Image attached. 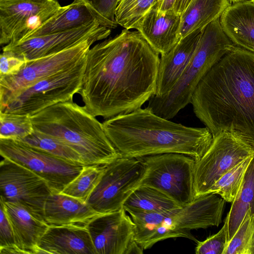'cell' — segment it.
Segmentation results:
<instances>
[{
    "instance_id": "cell-1",
    "label": "cell",
    "mask_w": 254,
    "mask_h": 254,
    "mask_svg": "<svg viewBox=\"0 0 254 254\" xmlns=\"http://www.w3.org/2000/svg\"><path fill=\"white\" fill-rule=\"evenodd\" d=\"M159 55L126 29L90 48L79 92L85 108L106 119L140 108L156 94Z\"/></svg>"
},
{
    "instance_id": "cell-2",
    "label": "cell",
    "mask_w": 254,
    "mask_h": 254,
    "mask_svg": "<svg viewBox=\"0 0 254 254\" xmlns=\"http://www.w3.org/2000/svg\"><path fill=\"white\" fill-rule=\"evenodd\" d=\"M190 103L213 136L228 131L254 145V54L235 46L201 79Z\"/></svg>"
},
{
    "instance_id": "cell-3",
    "label": "cell",
    "mask_w": 254,
    "mask_h": 254,
    "mask_svg": "<svg viewBox=\"0 0 254 254\" xmlns=\"http://www.w3.org/2000/svg\"><path fill=\"white\" fill-rule=\"evenodd\" d=\"M102 124L114 146L127 157L173 153L190 156L197 161L213 140L206 127H190L171 122L147 107L107 119Z\"/></svg>"
},
{
    "instance_id": "cell-4",
    "label": "cell",
    "mask_w": 254,
    "mask_h": 254,
    "mask_svg": "<svg viewBox=\"0 0 254 254\" xmlns=\"http://www.w3.org/2000/svg\"><path fill=\"white\" fill-rule=\"evenodd\" d=\"M34 130L57 138L77 151L86 165L106 166L123 157L100 123L72 100L31 116Z\"/></svg>"
},
{
    "instance_id": "cell-5",
    "label": "cell",
    "mask_w": 254,
    "mask_h": 254,
    "mask_svg": "<svg viewBox=\"0 0 254 254\" xmlns=\"http://www.w3.org/2000/svg\"><path fill=\"white\" fill-rule=\"evenodd\" d=\"M225 201L219 195L211 193L166 211L127 212L135 224V240L144 251L170 238L183 237L197 242L190 230L218 226L222 222Z\"/></svg>"
},
{
    "instance_id": "cell-6",
    "label": "cell",
    "mask_w": 254,
    "mask_h": 254,
    "mask_svg": "<svg viewBox=\"0 0 254 254\" xmlns=\"http://www.w3.org/2000/svg\"><path fill=\"white\" fill-rule=\"evenodd\" d=\"M235 46L224 32L220 18L210 23L202 30L194 53L174 86L165 95L151 97L147 107L161 117L173 118L190 103L201 79Z\"/></svg>"
},
{
    "instance_id": "cell-7",
    "label": "cell",
    "mask_w": 254,
    "mask_h": 254,
    "mask_svg": "<svg viewBox=\"0 0 254 254\" xmlns=\"http://www.w3.org/2000/svg\"><path fill=\"white\" fill-rule=\"evenodd\" d=\"M139 158L145 168L139 186L150 187L161 191L182 207L194 200V159L187 155L173 153Z\"/></svg>"
},
{
    "instance_id": "cell-8",
    "label": "cell",
    "mask_w": 254,
    "mask_h": 254,
    "mask_svg": "<svg viewBox=\"0 0 254 254\" xmlns=\"http://www.w3.org/2000/svg\"><path fill=\"white\" fill-rule=\"evenodd\" d=\"M86 58L74 66L45 78L26 89L0 112L31 116L56 104L72 100L74 94L79 93L81 88Z\"/></svg>"
},
{
    "instance_id": "cell-9",
    "label": "cell",
    "mask_w": 254,
    "mask_h": 254,
    "mask_svg": "<svg viewBox=\"0 0 254 254\" xmlns=\"http://www.w3.org/2000/svg\"><path fill=\"white\" fill-rule=\"evenodd\" d=\"M254 157V145L242 137L228 131L213 136L211 145L195 162L194 198L208 194L215 182L235 165Z\"/></svg>"
},
{
    "instance_id": "cell-10",
    "label": "cell",
    "mask_w": 254,
    "mask_h": 254,
    "mask_svg": "<svg viewBox=\"0 0 254 254\" xmlns=\"http://www.w3.org/2000/svg\"><path fill=\"white\" fill-rule=\"evenodd\" d=\"M144 171L139 158H118L106 166L86 202L98 214L122 209L127 197L139 186Z\"/></svg>"
},
{
    "instance_id": "cell-11",
    "label": "cell",
    "mask_w": 254,
    "mask_h": 254,
    "mask_svg": "<svg viewBox=\"0 0 254 254\" xmlns=\"http://www.w3.org/2000/svg\"><path fill=\"white\" fill-rule=\"evenodd\" d=\"M96 41L87 40L58 54L27 62L17 74L0 77V110L39 81L78 64Z\"/></svg>"
},
{
    "instance_id": "cell-12",
    "label": "cell",
    "mask_w": 254,
    "mask_h": 254,
    "mask_svg": "<svg viewBox=\"0 0 254 254\" xmlns=\"http://www.w3.org/2000/svg\"><path fill=\"white\" fill-rule=\"evenodd\" d=\"M0 154L45 180L52 192L61 193L84 166L54 156L19 140L0 138Z\"/></svg>"
},
{
    "instance_id": "cell-13",
    "label": "cell",
    "mask_w": 254,
    "mask_h": 254,
    "mask_svg": "<svg viewBox=\"0 0 254 254\" xmlns=\"http://www.w3.org/2000/svg\"><path fill=\"white\" fill-rule=\"evenodd\" d=\"M0 198L17 202L44 221V208L52 192L47 182L27 168L3 158L0 163Z\"/></svg>"
},
{
    "instance_id": "cell-14",
    "label": "cell",
    "mask_w": 254,
    "mask_h": 254,
    "mask_svg": "<svg viewBox=\"0 0 254 254\" xmlns=\"http://www.w3.org/2000/svg\"><path fill=\"white\" fill-rule=\"evenodd\" d=\"M111 33V29L95 22L65 31L11 42L2 48V51L27 62L58 54L87 40L105 39Z\"/></svg>"
},
{
    "instance_id": "cell-15",
    "label": "cell",
    "mask_w": 254,
    "mask_h": 254,
    "mask_svg": "<svg viewBox=\"0 0 254 254\" xmlns=\"http://www.w3.org/2000/svg\"><path fill=\"white\" fill-rule=\"evenodd\" d=\"M86 228L96 254L143 253L135 240V224L123 208L98 214Z\"/></svg>"
},
{
    "instance_id": "cell-16",
    "label": "cell",
    "mask_w": 254,
    "mask_h": 254,
    "mask_svg": "<svg viewBox=\"0 0 254 254\" xmlns=\"http://www.w3.org/2000/svg\"><path fill=\"white\" fill-rule=\"evenodd\" d=\"M56 0H0V44L7 45L59 12Z\"/></svg>"
},
{
    "instance_id": "cell-17",
    "label": "cell",
    "mask_w": 254,
    "mask_h": 254,
    "mask_svg": "<svg viewBox=\"0 0 254 254\" xmlns=\"http://www.w3.org/2000/svg\"><path fill=\"white\" fill-rule=\"evenodd\" d=\"M95 22L110 29L118 26L99 13L90 0H74L70 4L63 6L55 15L26 32L17 41L65 31Z\"/></svg>"
},
{
    "instance_id": "cell-18",
    "label": "cell",
    "mask_w": 254,
    "mask_h": 254,
    "mask_svg": "<svg viewBox=\"0 0 254 254\" xmlns=\"http://www.w3.org/2000/svg\"><path fill=\"white\" fill-rule=\"evenodd\" d=\"M181 15L173 9H150L135 26L149 45L159 54L169 52L180 41Z\"/></svg>"
},
{
    "instance_id": "cell-19",
    "label": "cell",
    "mask_w": 254,
    "mask_h": 254,
    "mask_svg": "<svg viewBox=\"0 0 254 254\" xmlns=\"http://www.w3.org/2000/svg\"><path fill=\"white\" fill-rule=\"evenodd\" d=\"M34 254H96L86 227L49 226L40 238Z\"/></svg>"
},
{
    "instance_id": "cell-20",
    "label": "cell",
    "mask_w": 254,
    "mask_h": 254,
    "mask_svg": "<svg viewBox=\"0 0 254 254\" xmlns=\"http://www.w3.org/2000/svg\"><path fill=\"white\" fill-rule=\"evenodd\" d=\"M201 31L197 30L182 38L169 52L161 55L154 96L165 95L174 86L194 53Z\"/></svg>"
},
{
    "instance_id": "cell-21",
    "label": "cell",
    "mask_w": 254,
    "mask_h": 254,
    "mask_svg": "<svg viewBox=\"0 0 254 254\" xmlns=\"http://www.w3.org/2000/svg\"><path fill=\"white\" fill-rule=\"evenodd\" d=\"M98 214L86 202L62 193L52 192L44 208V219L49 226L86 227Z\"/></svg>"
},
{
    "instance_id": "cell-22",
    "label": "cell",
    "mask_w": 254,
    "mask_h": 254,
    "mask_svg": "<svg viewBox=\"0 0 254 254\" xmlns=\"http://www.w3.org/2000/svg\"><path fill=\"white\" fill-rule=\"evenodd\" d=\"M12 226L16 246L23 254H34V249L49 225L36 218L20 204L0 199Z\"/></svg>"
},
{
    "instance_id": "cell-23",
    "label": "cell",
    "mask_w": 254,
    "mask_h": 254,
    "mask_svg": "<svg viewBox=\"0 0 254 254\" xmlns=\"http://www.w3.org/2000/svg\"><path fill=\"white\" fill-rule=\"evenodd\" d=\"M220 21L224 32L235 46L254 54V2L231 4Z\"/></svg>"
},
{
    "instance_id": "cell-24",
    "label": "cell",
    "mask_w": 254,
    "mask_h": 254,
    "mask_svg": "<svg viewBox=\"0 0 254 254\" xmlns=\"http://www.w3.org/2000/svg\"><path fill=\"white\" fill-rule=\"evenodd\" d=\"M231 4L229 0H191L181 15V39L219 18Z\"/></svg>"
},
{
    "instance_id": "cell-25",
    "label": "cell",
    "mask_w": 254,
    "mask_h": 254,
    "mask_svg": "<svg viewBox=\"0 0 254 254\" xmlns=\"http://www.w3.org/2000/svg\"><path fill=\"white\" fill-rule=\"evenodd\" d=\"M248 212L251 216L254 215V158L247 170L241 189L226 217L228 222V242L237 231Z\"/></svg>"
},
{
    "instance_id": "cell-26",
    "label": "cell",
    "mask_w": 254,
    "mask_h": 254,
    "mask_svg": "<svg viewBox=\"0 0 254 254\" xmlns=\"http://www.w3.org/2000/svg\"><path fill=\"white\" fill-rule=\"evenodd\" d=\"M180 207L182 206L161 191L146 186L137 187L123 205L127 212H161Z\"/></svg>"
},
{
    "instance_id": "cell-27",
    "label": "cell",
    "mask_w": 254,
    "mask_h": 254,
    "mask_svg": "<svg viewBox=\"0 0 254 254\" xmlns=\"http://www.w3.org/2000/svg\"><path fill=\"white\" fill-rule=\"evenodd\" d=\"M21 140L31 146L64 160L77 165L87 166L77 151L54 137L34 130Z\"/></svg>"
},
{
    "instance_id": "cell-28",
    "label": "cell",
    "mask_w": 254,
    "mask_h": 254,
    "mask_svg": "<svg viewBox=\"0 0 254 254\" xmlns=\"http://www.w3.org/2000/svg\"><path fill=\"white\" fill-rule=\"evenodd\" d=\"M254 158L245 159L225 173L212 186L208 193L217 194L225 201L232 202L241 189L245 173Z\"/></svg>"
},
{
    "instance_id": "cell-29",
    "label": "cell",
    "mask_w": 254,
    "mask_h": 254,
    "mask_svg": "<svg viewBox=\"0 0 254 254\" xmlns=\"http://www.w3.org/2000/svg\"><path fill=\"white\" fill-rule=\"evenodd\" d=\"M106 166H84L80 173L61 192L86 202L98 183Z\"/></svg>"
},
{
    "instance_id": "cell-30",
    "label": "cell",
    "mask_w": 254,
    "mask_h": 254,
    "mask_svg": "<svg viewBox=\"0 0 254 254\" xmlns=\"http://www.w3.org/2000/svg\"><path fill=\"white\" fill-rule=\"evenodd\" d=\"M34 131L30 115L0 112V138L21 140Z\"/></svg>"
},
{
    "instance_id": "cell-31",
    "label": "cell",
    "mask_w": 254,
    "mask_h": 254,
    "mask_svg": "<svg viewBox=\"0 0 254 254\" xmlns=\"http://www.w3.org/2000/svg\"><path fill=\"white\" fill-rule=\"evenodd\" d=\"M223 254H254V215L247 212Z\"/></svg>"
},
{
    "instance_id": "cell-32",
    "label": "cell",
    "mask_w": 254,
    "mask_h": 254,
    "mask_svg": "<svg viewBox=\"0 0 254 254\" xmlns=\"http://www.w3.org/2000/svg\"><path fill=\"white\" fill-rule=\"evenodd\" d=\"M157 2V0H134L124 8L116 9V21L125 29H134L139 21Z\"/></svg>"
},
{
    "instance_id": "cell-33",
    "label": "cell",
    "mask_w": 254,
    "mask_h": 254,
    "mask_svg": "<svg viewBox=\"0 0 254 254\" xmlns=\"http://www.w3.org/2000/svg\"><path fill=\"white\" fill-rule=\"evenodd\" d=\"M228 242V222L225 219L222 228L216 234L203 241H197L196 254H223Z\"/></svg>"
},
{
    "instance_id": "cell-34",
    "label": "cell",
    "mask_w": 254,
    "mask_h": 254,
    "mask_svg": "<svg viewBox=\"0 0 254 254\" xmlns=\"http://www.w3.org/2000/svg\"><path fill=\"white\" fill-rule=\"evenodd\" d=\"M0 254H23L15 245L12 226L0 201Z\"/></svg>"
},
{
    "instance_id": "cell-35",
    "label": "cell",
    "mask_w": 254,
    "mask_h": 254,
    "mask_svg": "<svg viewBox=\"0 0 254 254\" xmlns=\"http://www.w3.org/2000/svg\"><path fill=\"white\" fill-rule=\"evenodd\" d=\"M26 63L23 59L8 52L2 51L0 56V77L17 74Z\"/></svg>"
},
{
    "instance_id": "cell-36",
    "label": "cell",
    "mask_w": 254,
    "mask_h": 254,
    "mask_svg": "<svg viewBox=\"0 0 254 254\" xmlns=\"http://www.w3.org/2000/svg\"><path fill=\"white\" fill-rule=\"evenodd\" d=\"M90 0L94 8L103 17L114 24H118L115 20V12L119 0Z\"/></svg>"
},
{
    "instance_id": "cell-37",
    "label": "cell",
    "mask_w": 254,
    "mask_h": 254,
    "mask_svg": "<svg viewBox=\"0 0 254 254\" xmlns=\"http://www.w3.org/2000/svg\"><path fill=\"white\" fill-rule=\"evenodd\" d=\"M176 0H157L155 7L159 10L174 9Z\"/></svg>"
},
{
    "instance_id": "cell-38",
    "label": "cell",
    "mask_w": 254,
    "mask_h": 254,
    "mask_svg": "<svg viewBox=\"0 0 254 254\" xmlns=\"http://www.w3.org/2000/svg\"><path fill=\"white\" fill-rule=\"evenodd\" d=\"M191 0H176L174 10L181 15Z\"/></svg>"
},
{
    "instance_id": "cell-39",
    "label": "cell",
    "mask_w": 254,
    "mask_h": 254,
    "mask_svg": "<svg viewBox=\"0 0 254 254\" xmlns=\"http://www.w3.org/2000/svg\"><path fill=\"white\" fill-rule=\"evenodd\" d=\"M134 0H119L116 9H122Z\"/></svg>"
},
{
    "instance_id": "cell-40",
    "label": "cell",
    "mask_w": 254,
    "mask_h": 254,
    "mask_svg": "<svg viewBox=\"0 0 254 254\" xmlns=\"http://www.w3.org/2000/svg\"><path fill=\"white\" fill-rule=\"evenodd\" d=\"M230 2H233V3H237L239 2H242L247 0H229Z\"/></svg>"
},
{
    "instance_id": "cell-41",
    "label": "cell",
    "mask_w": 254,
    "mask_h": 254,
    "mask_svg": "<svg viewBox=\"0 0 254 254\" xmlns=\"http://www.w3.org/2000/svg\"><path fill=\"white\" fill-rule=\"evenodd\" d=\"M251 0V1H253V2H254V0Z\"/></svg>"
}]
</instances>
